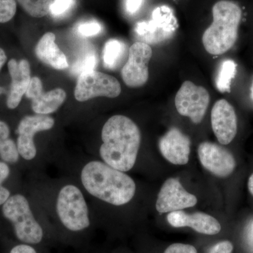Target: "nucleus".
Segmentation results:
<instances>
[{
	"mask_svg": "<svg viewBox=\"0 0 253 253\" xmlns=\"http://www.w3.org/2000/svg\"><path fill=\"white\" fill-rule=\"evenodd\" d=\"M101 159L108 166L127 172L135 165L141 144V132L130 118L117 115L110 118L101 131Z\"/></svg>",
	"mask_w": 253,
	"mask_h": 253,
	"instance_id": "1",
	"label": "nucleus"
},
{
	"mask_svg": "<svg viewBox=\"0 0 253 253\" xmlns=\"http://www.w3.org/2000/svg\"><path fill=\"white\" fill-rule=\"evenodd\" d=\"M81 181L91 196L113 206L127 204L136 192L130 176L101 161L86 163L82 169Z\"/></svg>",
	"mask_w": 253,
	"mask_h": 253,
	"instance_id": "2",
	"label": "nucleus"
},
{
	"mask_svg": "<svg viewBox=\"0 0 253 253\" xmlns=\"http://www.w3.org/2000/svg\"><path fill=\"white\" fill-rule=\"evenodd\" d=\"M212 24L204 32L202 41L209 54H224L235 44L242 18L239 5L230 0H220L212 7Z\"/></svg>",
	"mask_w": 253,
	"mask_h": 253,
	"instance_id": "3",
	"label": "nucleus"
},
{
	"mask_svg": "<svg viewBox=\"0 0 253 253\" xmlns=\"http://www.w3.org/2000/svg\"><path fill=\"white\" fill-rule=\"evenodd\" d=\"M3 216L12 225L16 239L23 244L40 246L46 239L43 226L33 215L29 202L24 196H11L1 208Z\"/></svg>",
	"mask_w": 253,
	"mask_h": 253,
	"instance_id": "4",
	"label": "nucleus"
},
{
	"mask_svg": "<svg viewBox=\"0 0 253 253\" xmlns=\"http://www.w3.org/2000/svg\"><path fill=\"white\" fill-rule=\"evenodd\" d=\"M56 212L61 224L69 232H83L91 225L84 196L77 186L72 184L60 190L56 200Z\"/></svg>",
	"mask_w": 253,
	"mask_h": 253,
	"instance_id": "5",
	"label": "nucleus"
},
{
	"mask_svg": "<svg viewBox=\"0 0 253 253\" xmlns=\"http://www.w3.org/2000/svg\"><path fill=\"white\" fill-rule=\"evenodd\" d=\"M121 93L118 80L105 73L91 71L79 76L75 89V97L81 102L98 96L116 98Z\"/></svg>",
	"mask_w": 253,
	"mask_h": 253,
	"instance_id": "6",
	"label": "nucleus"
},
{
	"mask_svg": "<svg viewBox=\"0 0 253 253\" xmlns=\"http://www.w3.org/2000/svg\"><path fill=\"white\" fill-rule=\"evenodd\" d=\"M174 103L179 114L189 117L195 124H199L209 106V93L204 86L186 81L176 93Z\"/></svg>",
	"mask_w": 253,
	"mask_h": 253,
	"instance_id": "7",
	"label": "nucleus"
},
{
	"mask_svg": "<svg viewBox=\"0 0 253 253\" xmlns=\"http://www.w3.org/2000/svg\"><path fill=\"white\" fill-rule=\"evenodd\" d=\"M54 124V118L47 115L36 114L23 118L16 130V146L20 156L26 161L34 159L37 155L35 135L40 131L49 130Z\"/></svg>",
	"mask_w": 253,
	"mask_h": 253,
	"instance_id": "8",
	"label": "nucleus"
},
{
	"mask_svg": "<svg viewBox=\"0 0 253 253\" xmlns=\"http://www.w3.org/2000/svg\"><path fill=\"white\" fill-rule=\"evenodd\" d=\"M151 46L143 42H136L129 48V58L122 69L123 81L130 87H139L149 79V64L152 57Z\"/></svg>",
	"mask_w": 253,
	"mask_h": 253,
	"instance_id": "9",
	"label": "nucleus"
},
{
	"mask_svg": "<svg viewBox=\"0 0 253 253\" xmlns=\"http://www.w3.org/2000/svg\"><path fill=\"white\" fill-rule=\"evenodd\" d=\"M175 28V18L168 8L163 6L155 10L151 21L138 23L135 32L144 43L156 44L169 38Z\"/></svg>",
	"mask_w": 253,
	"mask_h": 253,
	"instance_id": "10",
	"label": "nucleus"
},
{
	"mask_svg": "<svg viewBox=\"0 0 253 253\" xmlns=\"http://www.w3.org/2000/svg\"><path fill=\"white\" fill-rule=\"evenodd\" d=\"M198 154L201 165L219 177L230 175L235 169L236 161L233 155L225 148L214 143H201Z\"/></svg>",
	"mask_w": 253,
	"mask_h": 253,
	"instance_id": "11",
	"label": "nucleus"
},
{
	"mask_svg": "<svg viewBox=\"0 0 253 253\" xmlns=\"http://www.w3.org/2000/svg\"><path fill=\"white\" fill-rule=\"evenodd\" d=\"M197 201V198L187 192L178 179L169 178L160 190L156 208L161 213L171 212L194 207Z\"/></svg>",
	"mask_w": 253,
	"mask_h": 253,
	"instance_id": "12",
	"label": "nucleus"
},
{
	"mask_svg": "<svg viewBox=\"0 0 253 253\" xmlns=\"http://www.w3.org/2000/svg\"><path fill=\"white\" fill-rule=\"evenodd\" d=\"M212 130L222 145L230 144L237 134V117L234 107L225 99L214 104L211 112Z\"/></svg>",
	"mask_w": 253,
	"mask_h": 253,
	"instance_id": "13",
	"label": "nucleus"
},
{
	"mask_svg": "<svg viewBox=\"0 0 253 253\" xmlns=\"http://www.w3.org/2000/svg\"><path fill=\"white\" fill-rule=\"evenodd\" d=\"M42 83L38 77L31 78L26 96L31 99L32 109L36 114L48 115L57 111L66 98V91L57 88L43 92Z\"/></svg>",
	"mask_w": 253,
	"mask_h": 253,
	"instance_id": "14",
	"label": "nucleus"
},
{
	"mask_svg": "<svg viewBox=\"0 0 253 253\" xmlns=\"http://www.w3.org/2000/svg\"><path fill=\"white\" fill-rule=\"evenodd\" d=\"M159 149L163 157L174 165L189 162L191 140L177 128H172L159 141Z\"/></svg>",
	"mask_w": 253,
	"mask_h": 253,
	"instance_id": "15",
	"label": "nucleus"
},
{
	"mask_svg": "<svg viewBox=\"0 0 253 253\" xmlns=\"http://www.w3.org/2000/svg\"><path fill=\"white\" fill-rule=\"evenodd\" d=\"M8 70L11 83L6 105L9 109H15L21 103L31 83V66L27 60L17 61L11 59L8 62Z\"/></svg>",
	"mask_w": 253,
	"mask_h": 253,
	"instance_id": "16",
	"label": "nucleus"
},
{
	"mask_svg": "<svg viewBox=\"0 0 253 253\" xmlns=\"http://www.w3.org/2000/svg\"><path fill=\"white\" fill-rule=\"evenodd\" d=\"M167 219L173 227L189 226L200 234L206 235H215L221 231L219 221L206 213L196 212L188 214L184 211H174L168 214Z\"/></svg>",
	"mask_w": 253,
	"mask_h": 253,
	"instance_id": "17",
	"label": "nucleus"
},
{
	"mask_svg": "<svg viewBox=\"0 0 253 253\" xmlns=\"http://www.w3.org/2000/svg\"><path fill=\"white\" fill-rule=\"evenodd\" d=\"M55 39L52 33H46L42 37L36 47L37 57L54 69H66L68 67L67 58L55 43Z\"/></svg>",
	"mask_w": 253,
	"mask_h": 253,
	"instance_id": "18",
	"label": "nucleus"
},
{
	"mask_svg": "<svg viewBox=\"0 0 253 253\" xmlns=\"http://www.w3.org/2000/svg\"><path fill=\"white\" fill-rule=\"evenodd\" d=\"M16 143L10 138V129L4 121H0V158L6 163H16L19 160Z\"/></svg>",
	"mask_w": 253,
	"mask_h": 253,
	"instance_id": "19",
	"label": "nucleus"
},
{
	"mask_svg": "<svg viewBox=\"0 0 253 253\" xmlns=\"http://www.w3.org/2000/svg\"><path fill=\"white\" fill-rule=\"evenodd\" d=\"M237 72V65L233 60L226 59L220 64L215 79V84L221 92H230L231 84Z\"/></svg>",
	"mask_w": 253,
	"mask_h": 253,
	"instance_id": "20",
	"label": "nucleus"
},
{
	"mask_svg": "<svg viewBox=\"0 0 253 253\" xmlns=\"http://www.w3.org/2000/svg\"><path fill=\"white\" fill-rule=\"evenodd\" d=\"M126 51V46L122 42L118 40H110L105 44L104 49V63L109 69L116 68L121 61Z\"/></svg>",
	"mask_w": 253,
	"mask_h": 253,
	"instance_id": "21",
	"label": "nucleus"
},
{
	"mask_svg": "<svg viewBox=\"0 0 253 253\" xmlns=\"http://www.w3.org/2000/svg\"><path fill=\"white\" fill-rule=\"evenodd\" d=\"M27 14L35 18H42L49 14L53 0H16Z\"/></svg>",
	"mask_w": 253,
	"mask_h": 253,
	"instance_id": "22",
	"label": "nucleus"
},
{
	"mask_svg": "<svg viewBox=\"0 0 253 253\" xmlns=\"http://www.w3.org/2000/svg\"><path fill=\"white\" fill-rule=\"evenodd\" d=\"M97 63V56L93 50H86L78 58L73 65L71 71L76 76H81L83 73L94 71Z\"/></svg>",
	"mask_w": 253,
	"mask_h": 253,
	"instance_id": "23",
	"label": "nucleus"
},
{
	"mask_svg": "<svg viewBox=\"0 0 253 253\" xmlns=\"http://www.w3.org/2000/svg\"><path fill=\"white\" fill-rule=\"evenodd\" d=\"M16 0H0V23L11 21L16 15Z\"/></svg>",
	"mask_w": 253,
	"mask_h": 253,
	"instance_id": "24",
	"label": "nucleus"
},
{
	"mask_svg": "<svg viewBox=\"0 0 253 253\" xmlns=\"http://www.w3.org/2000/svg\"><path fill=\"white\" fill-rule=\"evenodd\" d=\"M75 4V0H53L49 13L54 17H59L67 13Z\"/></svg>",
	"mask_w": 253,
	"mask_h": 253,
	"instance_id": "25",
	"label": "nucleus"
},
{
	"mask_svg": "<svg viewBox=\"0 0 253 253\" xmlns=\"http://www.w3.org/2000/svg\"><path fill=\"white\" fill-rule=\"evenodd\" d=\"M102 30L101 25L96 21L82 23L78 26V31L81 36L91 37L99 34Z\"/></svg>",
	"mask_w": 253,
	"mask_h": 253,
	"instance_id": "26",
	"label": "nucleus"
},
{
	"mask_svg": "<svg viewBox=\"0 0 253 253\" xmlns=\"http://www.w3.org/2000/svg\"><path fill=\"white\" fill-rule=\"evenodd\" d=\"M164 253H198L194 246L189 244H174L169 246Z\"/></svg>",
	"mask_w": 253,
	"mask_h": 253,
	"instance_id": "27",
	"label": "nucleus"
},
{
	"mask_svg": "<svg viewBox=\"0 0 253 253\" xmlns=\"http://www.w3.org/2000/svg\"><path fill=\"white\" fill-rule=\"evenodd\" d=\"M234 246L230 241H224L217 243L208 251V253H232Z\"/></svg>",
	"mask_w": 253,
	"mask_h": 253,
	"instance_id": "28",
	"label": "nucleus"
},
{
	"mask_svg": "<svg viewBox=\"0 0 253 253\" xmlns=\"http://www.w3.org/2000/svg\"><path fill=\"white\" fill-rule=\"evenodd\" d=\"M36 246L21 243L14 246L9 253H41Z\"/></svg>",
	"mask_w": 253,
	"mask_h": 253,
	"instance_id": "29",
	"label": "nucleus"
},
{
	"mask_svg": "<svg viewBox=\"0 0 253 253\" xmlns=\"http://www.w3.org/2000/svg\"><path fill=\"white\" fill-rule=\"evenodd\" d=\"M144 0H126L125 8L126 12L130 15L135 14L141 9Z\"/></svg>",
	"mask_w": 253,
	"mask_h": 253,
	"instance_id": "30",
	"label": "nucleus"
},
{
	"mask_svg": "<svg viewBox=\"0 0 253 253\" xmlns=\"http://www.w3.org/2000/svg\"><path fill=\"white\" fill-rule=\"evenodd\" d=\"M10 172L11 170L7 163L4 161H0V185H2L3 183L8 179Z\"/></svg>",
	"mask_w": 253,
	"mask_h": 253,
	"instance_id": "31",
	"label": "nucleus"
},
{
	"mask_svg": "<svg viewBox=\"0 0 253 253\" xmlns=\"http://www.w3.org/2000/svg\"><path fill=\"white\" fill-rule=\"evenodd\" d=\"M11 197L9 190L5 186L0 185V206H3Z\"/></svg>",
	"mask_w": 253,
	"mask_h": 253,
	"instance_id": "32",
	"label": "nucleus"
},
{
	"mask_svg": "<svg viewBox=\"0 0 253 253\" xmlns=\"http://www.w3.org/2000/svg\"><path fill=\"white\" fill-rule=\"evenodd\" d=\"M6 60H7V56H6V53H5L4 49L0 48V71L4 66Z\"/></svg>",
	"mask_w": 253,
	"mask_h": 253,
	"instance_id": "33",
	"label": "nucleus"
},
{
	"mask_svg": "<svg viewBox=\"0 0 253 253\" xmlns=\"http://www.w3.org/2000/svg\"><path fill=\"white\" fill-rule=\"evenodd\" d=\"M248 187H249L250 193L253 196V174L250 176L249 182H248Z\"/></svg>",
	"mask_w": 253,
	"mask_h": 253,
	"instance_id": "34",
	"label": "nucleus"
},
{
	"mask_svg": "<svg viewBox=\"0 0 253 253\" xmlns=\"http://www.w3.org/2000/svg\"><path fill=\"white\" fill-rule=\"evenodd\" d=\"M5 89L3 86H0V95L2 94L4 92Z\"/></svg>",
	"mask_w": 253,
	"mask_h": 253,
	"instance_id": "35",
	"label": "nucleus"
},
{
	"mask_svg": "<svg viewBox=\"0 0 253 253\" xmlns=\"http://www.w3.org/2000/svg\"><path fill=\"white\" fill-rule=\"evenodd\" d=\"M251 96H252V99H253V83L252 88H251Z\"/></svg>",
	"mask_w": 253,
	"mask_h": 253,
	"instance_id": "36",
	"label": "nucleus"
},
{
	"mask_svg": "<svg viewBox=\"0 0 253 253\" xmlns=\"http://www.w3.org/2000/svg\"></svg>",
	"mask_w": 253,
	"mask_h": 253,
	"instance_id": "37",
	"label": "nucleus"
}]
</instances>
